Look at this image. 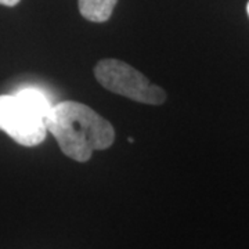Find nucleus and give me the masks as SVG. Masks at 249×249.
<instances>
[{
  "label": "nucleus",
  "mask_w": 249,
  "mask_h": 249,
  "mask_svg": "<svg viewBox=\"0 0 249 249\" xmlns=\"http://www.w3.org/2000/svg\"><path fill=\"white\" fill-rule=\"evenodd\" d=\"M47 133L61 151L76 162H86L94 151L112 145L115 130L106 118L78 101L55 103L46 118Z\"/></svg>",
  "instance_id": "obj_1"
},
{
  "label": "nucleus",
  "mask_w": 249,
  "mask_h": 249,
  "mask_svg": "<svg viewBox=\"0 0 249 249\" xmlns=\"http://www.w3.org/2000/svg\"><path fill=\"white\" fill-rule=\"evenodd\" d=\"M53 107L43 90L27 86L0 96V130L24 147H34L47 136L46 118Z\"/></svg>",
  "instance_id": "obj_2"
},
{
  "label": "nucleus",
  "mask_w": 249,
  "mask_h": 249,
  "mask_svg": "<svg viewBox=\"0 0 249 249\" xmlns=\"http://www.w3.org/2000/svg\"><path fill=\"white\" fill-rule=\"evenodd\" d=\"M94 75L103 88L137 103L160 106L166 100L165 90L152 85L142 72L121 60H101L94 68Z\"/></svg>",
  "instance_id": "obj_3"
},
{
  "label": "nucleus",
  "mask_w": 249,
  "mask_h": 249,
  "mask_svg": "<svg viewBox=\"0 0 249 249\" xmlns=\"http://www.w3.org/2000/svg\"><path fill=\"white\" fill-rule=\"evenodd\" d=\"M118 0H79L82 17L91 22H106L115 9Z\"/></svg>",
  "instance_id": "obj_4"
},
{
  "label": "nucleus",
  "mask_w": 249,
  "mask_h": 249,
  "mask_svg": "<svg viewBox=\"0 0 249 249\" xmlns=\"http://www.w3.org/2000/svg\"><path fill=\"white\" fill-rule=\"evenodd\" d=\"M21 0H0V4L1 6H7V7H14L17 6Z\"/></svg>",
  "instance_id": "obj_5"
},
{
  "label": "nucleus",
  "mask_w": 249,
  "mask_h": 249,
  "mask_svg": "<svg viewBox=\"0 0 249 249\" xmlns=\"http://www.w3.org/2000/svg\"><path fill=\"white\" fill-rule=\"evenodd\" d=\"M247 11H248V16H249V1H248V6H247Z\"/></svg>",
  "instance_id": "obj_6"
}]
</instances>
